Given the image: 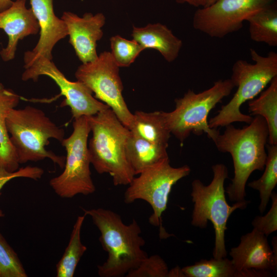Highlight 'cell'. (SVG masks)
Returning a JSON list of instances; mask_svg holds the SVG:
<instances>
[{
  "mask_svg": "<svg viewBox=\"0 0 277 277\" xmlns=\"http://www.w3.org/2000/svg\"><path fill=\"white\" fill-rule=\"evenodd\" d=\"M98 229L100 242L108 253L107 260L97 266L101 277H122L136 268L148 256L142 247L145 241L141 235V228L133 219L125 224L116 212L102 208L82 209Z\"/></svg>",
  "mask_w": 277,
  "mask_h": 277,
  "instance_id": "obj_1",
  "label": "cell"
},
{
  "mask_svg": "<svg viewBox=\"0 0 277 277\" xmlns=\"http://www.w3.org/2000/svg\"><path fill=\"white\" fill-rule=\"evenodd\" d=\"M268 135L266 121L256 115L242 129L232 124L225 126L223 133H220L213 141L219 151L229 153L232 158L234 176L225 190L231 202L245 200V187L249 177L254 171L264 169Z\"/></svg>",
  "mask_w": 277,
  "mask_h": 277,
  "instance_id": "obj_2",
  "label": "cell"
},
{
  "mask_svg": "<svg viewBox=\"0 0 277 277\" xmlns=\"http://www.w3.org/2000/svg\"><path fill=\"white\" fill-rule=\"evenodd\" d=\"M88 117L92 133L88 143L91 164L99 174H110L114 186L128 185L135 175L125 153L130 130L110 108Z\"/></svg>",
  "mask_w": 277,
  "mask_h": 277,
  "instance_id": "obj_3",
  "label": "cell"
},
{
  "mask_svg": "<svg viewBox=\"0 0 277 277\" xmlns=\"http://www.w3.org/2000/svg\"><path fill=\"white\" fill-rule=\"evenodd\" d=\"M6 123L19 164L48 158L61 169L64 168L65 156L57 155L45 147L51 138L61 143L65 138V130L53 123L43 110L31 106L23 109L13 108Z\"/></svg>",
  "mask_w": 277,
  "mask_h": 277,
  "instance_id": "obj_4",
  "label": "cell"
},
{
  "mask_svg": "<svg viewBox=\"0 0 277 277\" xmlns=\"http://www.w3.org/2000/svg\"><path fill=\"white\" fill-rule=\"evenodd\" d=\"M250 54L253 63L238 60L233 65L230 79L237 87L236 91L229 102L221 106L217 114L208 121L211 128L217 129L234 122L249 124L253 117L243 114L241 106L254 98L277 76L276 52L270 51L263 56L250 49Z\"/></svg>",
  "mask_w": 277,
  "mask_h": 277,
  "instance_id": "obj_5",
  "label": "cell"
},
{
  "mask_svg": "<svg viewBox=\"0 0 277 277\" xmlns=\"http://www.w3.org/2000/svg\"><path fill=\"white\" fill-rule=\"evenodd\" d=\"M213 179L208 185L199 179L191 184V196L194 203L191 224L205 228L209 221L213 225L215 233L213 256L221 259L227 256L225 234L227 221L232 213L238 209H244L249 201L236 202L232 206L226 200L224 182L228 177L227 167L223 164L212 166Z\"/></svg>",
  "mask_w": 277,
  "mask_h": 277,
  "instance_id": "obj_6",
  "label": "cell"
},
{
  "mask_svg": "<svg viewBox=\"0 0 277 277\" xmlns=\"http://www.w3.org/2000/svg\"><path fill=\"white\" fill-rule=\"evenodd\" d=\"M234 87L229 78L218 80L211 87L199 93L189 89L183 97L175 100L173 111H163L171 134L179 140L181 146L191 133L196 135L205 133L209 139L215 140L220 131L209 127L208 115Z\"/></svg>",
  "mask_w": 277,
  "mask_h": 277,
  "instance_id": "obj_7",
  "label": "cell"
},
{
  "mask_svg": "<svg viewBox=\"0 0 277 277\" xmlns=\"http://www.w3.org/2000/svg\"><path fill=\"white\" fill-rule=\"evenodd\" d=\"M73 128L70 135L61 143L66 151L64 170L49 182L55 193L62 198H72L80 194L87 195L95 191L90 169L88 116L74 119Z\"/></svg>",
  "mask_w": 277,
  "mask_h": 277,
  "instance_id": "obj_8",
  "label": "cell"
},
{
  "mask_svg": "<svg viewBox=\"0 0 277 277\" xmlns=\"http://www.w3.org/2000/svg\"><path fill=\"white\" fill-rule=\"evenodd\" d=\"M190 171L187 165L177 168L172 167L167 158L143 171L138 176H134L125 192V203L142 200L150 205L153 213L149 218V222L153 226L160 227L161 238L170 235L162 227V215L167 208L172 187L188 175Z\"/></svg>",
  "mask_w": 277,
  "mask_h": 277,
  "instance_id": "obj_9",
  "label": "cell"
},
{
  "mask_svg": "<svg viewBox=\"0 0 277 277\" xmlns=\"http://www.w3.org/2000/svg\"><path fill=\"white\" fill-rule=\"evenodd\" d=\"M119 68L111 53L104 51L95 60L81 64L76 70L75 76L94 93L95 98L109 106L120 121L129 129L133 114L122 94L123 85Z\"/></svg>",
  "mask_w": 277,
  "mask_h": 277,
  "instance_id": "obj_10",
  "label": "cell"
},
{
  "mask_svg": "<svg viewBox=\"0 0 277 277\" xmlns=\"http://www.w3.org/2000/svg\"><path fill=\"white\" fill-rule=\"evenodd\" d=\"M274 1L216 0L195 11L193 27L211 37L223 38L239 31L250 15Z\"/></svg>",
  "mask_w": 277,
  "mask_h": 277,
  "instance_id": "obj_11",
  "label": "cell"
},
{
  "mask_svg": "<svg viewBox=\"0 0 277 277\" xmlns=\"http://www.w3.org/2000/svg\"><path fill=\"white\" fill-rule=\"evenodd\" d=\"M41 75H46L53 80L59 87L60 96L63 95L64 106L71 109L74 119L83 116H91L109 108L105 103L92 95V91L82 82L69 80L52 62L45 57L38 58L30 66L25 68L22 79L37 82Z\"/></svg>",
  "mask_w": 277,
  "mask_h": 277,
  "instance_id": "obj_12",
  "label": "cell"
},
{
  "mask_svg": "<svg viewBox=\"0 0 277 277\" xmlns=\"http://www.w3.org/2000/svg\"><path fill=\"white\" fill-rule=\"evenodd\" d=\"M276 237H273L272 250L267 236L254 228L243 235L239 245L232 248L229 252L240 277H266L276 274Z\"/></svg>",
  "mask_w": 277,
  "mask_h": 277,
  "instance_id": "obj_13",
  "label": "cell"
},
{
  "mask_svg": "<svg viewBox=\"0 0 277 277\" xmlns=\"http://www.w3.org/2000/svg\"><path fill=\"white\" fill-rule=\"evenodd\" d=\"M30 4L38 23L39 37L34 48L24 53L25 68L41 57L52 60L54 47L68 35L65 23L54 13L53 0H30Z\"/></svg>",
  "mask_w": 277,
  "mask_h": 277,
  "instance_id": "obj_14",
  "label": "cell"
},
{
  "mask_svg": "<svg viewBox=\"0 0 277 277\" xmlns=\"http://www.w3.org/2000/svg\"><path fill=\"white\" fill-rule=\"evenodd\" d=\"M65 23L69 36V42L82 64L95 60L97 41L103 36L102 27L106 18L102 13H86L82 17L69 12H63L61 17Z\"/></svg>",
  "mask_w": 277,
  "mask_h": 277,
  "instance_id": "obj_15",
  "label": "cell"
},
{
  "mask_svg": "<svg viewBox=\"0 0 277 277\" xmlns=\"http://www.w3.org/2000/svg\"><path fill=\"white\" fill-rule=\"evenodd\" d=\"M0 29L8 36V44L0 53L5 62L15 57L20 40L29 35H36L39 30L33 12L31 8L26 7V0H16L9 8L0 12Z\"/></svg>",
  "mask_w": 277,
  "mask_h": 277,
  "instance_id": "obj_16",
  "label": "cell"
},
{
  "mask_svg": "<svg viewBox=\"0 0 277 277\" xmlns=\"http://www.w3.org/2000/svg\"><path fill=\"white\" fill-rule=\"evenodd\" d=\"M133 39L143 48L157 50L168 62L175 60L183 43L166 25L161 23L149 24L145 27H133Z\"/></svg>",
  "mask_w": 277,
  "mask_h": 277,
  "instance_id": "obj_17",
  "label": "cell"
},
{
  "mask_svg": "<svg viewBox=\"0 0 277 277\" xmlns=\"http://www.w3.org/2000/svg\"><path fill=\"white\" fill-rule=\"evenodd\" d=\"M167 148L153 144L130 131L125 146L126 156L136 175L169 158Z\"/></svg>",
  "mask_w": 277,
  "mask_h": 277,
  "instance_id": "obj_18",
  "label": "cell"
},
{
  "mask_svg": "<svg viewBox=\"0 0 277 277\" xmlns=\"http://www.w3.org/2000/svg\"><path fill=\"white\" fill-rule=\"evenodd\" d=\"M20 96L0 83V163L9 172L19 168L15 149L6 127V118L10 111L18 104Z\"/></svg>",
  "mask_w": 277,
  "mask_h": 277,
  "instance_id": "obj_19",
  "label": "cell"
},
{
  "mask_svg": "<svg viewBox=\"0 0 277 277\" xmlns=\"http://www.w3.org/2000/svg\"><path fill=\"white\" fill-rule=\"evenodd\" d=\"M129 130L132 134L153 144L168 147L171 132L162 111H136Z\"/></svg>",
  "mask_w": 277,
  "mask_h": 277,
  "instance_id": "obj_20",
  "label": "cell"
},
{
  "mask_svg": "<svg viewBox=\"0 0 277 277\" xmlns=\"http://www.w3.org/2000/svg\"><path fill=\"white\" fill-rule=\"evenodd\" d=\"M258 98L248 102L250 115H260L267 122L269 135L268 144L277 145V76L270 82Z\"/></svg>",
  "mask_w": 277,
  "mask_h": 277,
  "instance_id": "obj_21",
  "label": "cell"
},
{
  "mask_svg": "<svg viewBox=\"0 0 277 277\" xmlns=\"http://www.w3.org/2000/svg\"><path fill=\"white\" fill-rule=\"evenodd\" d=\"M249 32L254 42L277 46V10L272 4L252 14L246 21Z\"/></svg>",
  "mask_w": 277,
  "mask_h": 277,
  "instance_id": "obj_22",
  "label": "cell"
},
{
  "mask_svg": "<svg viewBox=\"0 0 277 277\" xmlns=\"http://www.w3.org/2000/svg\"><path fill=\"white\" fill-rule=\"evenodd\" d=\"M86 215L78 216L73 225L68 244L56 265L57 277H73L87 247L81 241V232Z\"/></svg>",
  "mask_w": 277,
  "mask_h": 277,
  "instance_id": "obj_23",
  "label": "cell"
},
{
  "mask_svg": "<svg viewBox=\"0 0 277 277\" xmlns=\"http://www.w3.org/2000/svg\"><path fill=\"white\" fill-rule=\"evenodd\" d=\"M267 157L262 176L249 183L248 186L260 193L261 202L259 207L263 213L268 205L273 190L277 184V145L267 144Z\"/></svg>",
  "mask_w": 277,
  "mask_h": 277,
  "instance_id": "obj_24",
  "label": "cell"
},
{
  "mask_svg": "<svg viewBox=\"0 0 277 277\" xmlns=\"http://www.w3.org/2000/svg\"><path fill=\"white\" fill-rule=\"evenodd\" d=\"M182 270L185 277H240L231 260L226 257L201 260Z\"/></svg>",
  "mask_w": 277,
  "mask_h": 277,
  "instance_id": "obj_25",
  "label": "cell"
},
{
  "mask_svg": "<svg viewBox=\"0 0 277 277\" xmlns=\"http://www.w3.org/2000/svg\"><path fill=\"white\" fill-rule=\"evenodd\" d=\"M110 42V53L119 67H129L145 50L135 40H128L118 35L111 37Z\"/></svg>",
  "mask_w": 277,
  "mask_h": 277,
  "instance_id": "obj_26",
  "label": "cell"
},
{
  "mask_svg": "<svg viewBox=\"0 0 277 277\" xmlns=\"http://www.w3.org/2000/svg\"><path fill=\"white\" fill-rule=\"evenodd\" d=\"M17 253L0 233V277H27Z\"/></svg>",
  "mask_w": 277,
  "mask_h": 277,
  "instance_id": "obj_27",
  "label": "cell"
},
{
  "mask_svg": "<svg viewBox=\"0 0 277 277\" xmlns=\"http://www.w3.org/2000/svg\"><path fill=\"white\" fill-rule=\"evenodd\" d=\"M169 269L167 264L157 254L147 256L136 268L130 271L127 277H167Z\"/></svg>",
  "mask_w": 277,
  "mask_h": 277,
  "instance_id": "obj_28",
  "label": "cell"
},
{
  "mask_svg": "<svg viewBox=\"0 0 277 277\" xmlns=\"http://www.w3.org/2000/svg\"><path fill=\"white\" fill-rule=\"evenodd\" d=\"M271 207L268 212L263 216H256L252 222L253 228L268 236L277 230V194L272 192Z\"/></svg>",
  "mask_w": 277,
  "mask_h": 277,
  "instance_id": "obj_29",
  "label": "cell"
},
{
  "mask_svg": "<svg viewBox=\"0 0 277 277\" xmlns=\"http://www.w3.org/2000/svg\"><path fill=\"white\" fill-rule=\"evenodd\" d=\"M44 173V170L36 166H27L19 168L14 172H9L0 163V194L1 190L3 187L11 180L17 177H26L34 180L41 179ZM5 214L0 210V217L4 216Z\"/></svg>",
  "mask_w": 277,
  "mask_h": 277,
  "instance_id": "obj_30",
  "label": "cell"
},
{
  "mask_svg": "<svg viewBox=\"0 0 277 277\" xmlns=\"http://www.w3.org/2000/svg\"><path fill=\"white\" fill-rule=\"evenodd\" d=\"M179 4H187L195 7H204L207 0H175Z\"/></svg>",
  "mask_w": 277,
  "mask_h": 277,
  "instance_id": "obj_31",
  "label": "cell"
},
{
  "mask_svg": "<svg viewBox=\"0 0 277 277\" xmlns=\"http://www.w3.org/2000/svg\"><path fill=\"white\" fill-rule=\"evenodd\" d=\"M167 277H185L182 268L179 266L174 267L171 270H169Z\"/></svg>",
  "mask_w": 277,
  "mask_h": 277,
  "instance_id": "obj_32",
  "label": "cell"
},
{
  "mask_svg": "<svg viewBox=\"0 0 277 277\" xmlns=\"http://www.w3.org/2000/svg\"><path fill=\"white\" fill-rule=\"evenodd\" d=\"M13 2L11 0H0V12L9 8L12 5Z\"/></svg>",
  "mask_w": 277,
  "mask_h": 277,
  "instance_id": "obj_33",
  "label": "cell"
},
{
  "mask_svg": "<svg viewBox=\"0 0 277 277\" xmlns=\"http://www.w3.org/2000/svg\"><path fill=\"white\" fill-rule=\"evenodd\" d=\"M216 0H207L206 4L205 7L209 6L210 5L212 4L213 3H214Z\"/></svg>",
  "mask_w": 277,
  "mask_h": 277,
  "instance_id": "obj_34",
  "label": "cell"
},
{
  "mask_svg": "<svg viewBox=\"0 0 277 277\" xmlns=\"http://www.w3.org/2000/svg\"><path fill=\"white\" fill-rule=\"evenodd\" d=\"M0 53H1V51H0Z\"/></svg>",
  "mask_w": 277,
  "mask_h": 277,
  "instance_id": "obj_35",
  "label": "cell"
}]
</instances>
